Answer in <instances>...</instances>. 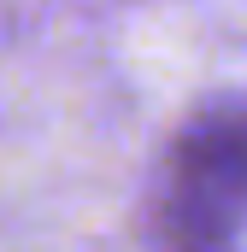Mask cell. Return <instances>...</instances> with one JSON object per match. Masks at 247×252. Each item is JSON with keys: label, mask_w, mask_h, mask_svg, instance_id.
<instances>
[{"label": "cell", "mask_w": 247, "mask_h": 252, "mask_svg": "<svg viewBox=\"0 0 247 252\" xmlns=\"http://www.w3.org/2000/svg\"><path fill=\"white\" fill-rule=\"evenodd\" d=\"M159 235L171 252H230L247 235V100L212 106L183 129L165 170Z\"/></svg>", "instance_id": "1"}]
</instances>
